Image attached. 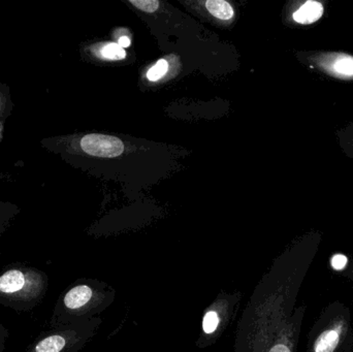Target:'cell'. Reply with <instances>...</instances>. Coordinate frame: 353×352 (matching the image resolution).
<instances>
[{
    "instance_id": "cell-4",
    "label": "cell",
    "mask_w": 353,
    "mask_h": 352,
    "mask_svg": "<svg viewBox=\"0 0 353 352\" xmlns=\"http://www.w3.org/2000/svg\"><path fill=\"white\" fill-rule=\"evenodd\" d=\"M242 299L243 293L239 291L218 293L215 300L203 310L201 332L195 341L197 349H208L220 340L236 320Z\"/></svg>"
},
{
    "instance_id": "cell-7",
    "label": "cell",
    "mask_w": 353,
    "mask_h": 352,
    "mask_svg": "<svg viewBox=\"0 0 353 352\" xmlns=\"http://www.w3.org/2000/svg\"><path fill=\"white\" fill-rule=\"evenodd\" d=\"M323 14V6L317 1H307L294 14V21L300 24H311L316 22Z\"/></svg>"
},
{
    "instance_id": "cell-14",
    "label": "cell",
    "mask_w": 353,
    "mask_h": 352,
    "mask_svg": "<svg viewBox=\"0 0 353 352\" xmlns=\"http://www.w3.org/2000/svg\"><path fill=\"white\" fill-rule=\"evenodd\" d=\"M335 258L336 260L333 258V262H332L334 268H335L336 270H342V269L345 267V265L347 264V258L343 256H336Z\"/></svg>"
},
{
    "instance_id": "cell-1",
    "label": "cell",
    "mask_w": 353,
    "mask_h": 352,
    "mask_svg": "<svg viewBox=\"0 0 353 352\" xmlns=\"http://www.w3.org/2000/svg\"><path fill=\"white\" fill-rule=\"evenodd\" d=\"M116 299V291L105 281L79 278L66 287L56 302L50 327L63 326L79 320L97 318Z\"/></svg>"
},
{
    "instance_id": "cell-11",
    "label": "cell",
    "mask_w": 353,
    "mask_h": 352,
    "mask_svg": "<svg viewBox=\"0 0 353 352\" xmlns=\"http://www.w3.org/2000/svg\"><path fill=\"white\" fill-rule=\"evenodd\" d=\"M130 3L145 12H157L161 4L157 0H130Z\"/></svg>"
},
{
    "instance_id": "cell-3",
    "label": "cell",
    "mask_w": 353,
    "mask_h": 352,
    "mask_svg": "<svg viewBox=\"0 0 353 352\" xmlns=\"http://www.w3.org/2000/svg\"><path fill=\"white\" fill-rule=\"evenodd\" d=\"M103 318L79 320L41 333L24 352H80L94 338Z\"/></svg>"
},
{
    "instance_id": "cell-16",
    "label": "cell",
    "mask_w": 353,
    "mask_h": 352,
    "mask_svg": "<svg viewBox=\"0 0 353 352\" xmlns=\"http://www.w3.org/2000/svg\"><path fill=\"white\" fill-rule=\"evenodd\" d=\"M352 275L353 276V268H352Z\"/></svg>"
},
{
    "instance_id": "cell-9",
    "label": "cell",
    "mask_w": 353,
    "mask_h": 352,
    "mask_svg": "<svg viewBox=\"0 0 353 352\" xmlns=\"http://www.w3.org/2000/svg\"><path fill=\"white\" fill-rule=\"evenodd\" d=\"M101 56L108 60H121L126 57V52L118 43H107L101 49Z\"/></svg>"
},
{
    "instance_id": "cell-6",
    "label": "cell",
    "mask_w": 353,
    "mask_h": 352,
    "mask_svg": "<svg viewBox=\"0 0 353 352\" xmlns=\"http://www.w3.org/2000/svg\"><path fill=\"white\" fill-rule=\"evenodd\" d=\"M347 322L344 318L334 320L319 335L308 352H335L347 332Z\"/></svg>"
},
{
    "instance_id": "cell-13",
    "label": "cell",
    "mask_w": 353,
    "mask_h": 352,
    "mask_svg": "<svg viewBox=\"0 0 353 352\" xmlns=\"http://www.w3.org/2000/svg\"><path fill=\"white\" fill-rule=\"evenodd\" d=\"M8 339V330L3 326L0 320V352H3Z\"/></svg>"
},
{
    "instance_id": "cell-12",
    "label": "cell",
    "mask_w": 353,
    "mask_h": 352,
    "mask_svg": "<svg viewBox=\"0 0 353 352\" xmlns=\"http://www.w3.org/2000/svg\"><path fill=\"white\" fill-rule=\"evenodd\" d=\"M336 72L346 76H353V59L352 58H342L335 63Z\"/></svg>"
},
{
    "instance_id": "cell-5",
    "label": "cell",
    "mask_w": 353,
    "mask_h": 352,
    "mask_svg": "<svg viewBox=\"0 0 353 352\" xmlns=\"http://www.w3.org/2000/svg\"><path fill=\"white\" fill-rule=\"evenodd\" d=\"M81 148L91 156L114 158L123 153V143L115 136L105 134H87L81 140Z\"/></svg>"
},
{
    "instance_id": "cell-2",
    "label": "cell",
    "mask_w": 353,
    "mask_h": 352,
    "mask_svg": "<svg viewBox=\"0 0 353 352\" xmlns=\"http://www.w3.org/2000/svg\"><path fill=\"white\" fill-rule=\"evenodd\" d=\"M49 289V276L25 265H12L0 273V305L17 312H28L43 302Z\"/></svg>"
},
{
    "instance_id": "cell-15",
    "label": "cell",
    "mask_w": 353,
    "mask_h": 352,
    "mask_svg": "<svg viewBox=\"0 0 353 352\" xmlns=\"http://www.w3.org/2000/svg\"><path fill=\"white\" fill-rule=\"evenodd\" d=\"M118 45L121 48H128L130 45V39L128 37H122L118 39Z\"/></svg>"
},
{
    "instance_id": "cell-10",
    "label": "cell",
    "mask_w": 353,
    "mask_h": 352,
    "mask_svg": "<svg viewBox=\"0 0 353 352\" xmlns=\"http://www.w3.org/2000/svg\"><path fill=\"white\" fill-rule=\"evenodd\" d=\"M168 70H169V64H168V62L165 61V59L159 60V61L147 72V78L154 82V81L163 78V76L167 74Z\"/></svg>"
},
{
    "instance_id": "cell-8",
    "label": "cell",
    "mask_w": 353,
    "mask_h": 352,
    "mask_svg": "<svg viewBox=\"0 0 353 352\" xmlns=\"http://www.w3.org/2000/svg\"><path fill=\"white\" fill-rule=\"evenodd\" d=\"M208 10L220 20H230L234 17V10L228 2L223 0H209L205 3Z\"/></svg>"
}]
</instances>
